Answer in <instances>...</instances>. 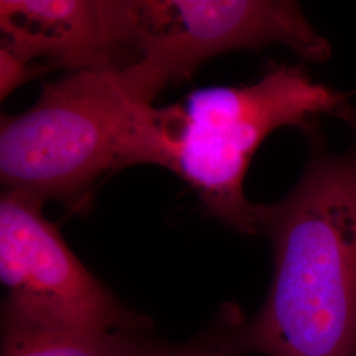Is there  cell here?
I'll return each mask as SVG.
<instances>
[{
	"label": "cell",
	"instance_id": "6da1fadb",
	"mask_svg": "<svg viewBox=\"0 0 356 356\" xmlns=\"http://www.w3.org/2000/svg\"><path fill=\"white\" fill-rule=\"evenodd\" d=\"M355 141L331 153L318 123L305 129L309 159L281 201L259 204L273 248L267 298L245 322V354L356 356Z\"/></svg>",
	"mask_w": 356,
	"mask_h": 356
},
{
	"label": "cell",
	"instance_id": "7a4b0ae2",
	"mask_svg": "<svg viewBox=\"0 0 356 356\" xmlns=\"http://www.w3.org/2000/svg\"><path fill=\"white\" fill-rule=\"evenodd\" d=\"M166 86L165 78L143 60L47 83L29 110L1 116L4 191L79 211L104 173L154 165L153 101Z\"/></svg>",
	"mask_w": 356,
	"mask_h": 356
},
{
	"label": "cell",
	"instance_id": "3957f363",
	"mask_svg": "<svg viewBox=\"0 0 356 356\" xmlns=\"http://www.w3.org/2000/svg\"><path fill=\"white\" fill-rule=\"evenodd\" d=\"M319 115L356 123L348 94L313 79L302 66L272 64L251 85L197 89L182 102L157 107L156 165L188 182L225 226L254 235L259 204L243 191L254 153L277 128L305 131Z\"/></svg>",
	"mask_w": 356,
	"mask_h": 356
},
{
	"label": "cell",
	"instance_id": "277c9868",
	"mask_svg": "<svg viewBox=\"0 0 356 356\" xmlns=\"http://www.w3.org/2000/svg\"><path fill=\"white\" fill-rule=\"evenodd\" d=\"M129 48L169 83L189 81L222 53L280 44L310 63L331 56L330 44L296 1L126 0Z\"/></svg>",
	"mask_w": 356,
	"mask_h": 356
},
{
	"label": "cell",
	"instance_id": "5b68a950",
	"mask_svg": "<svg viewBox=\"0 0 356 356\" xmlns=\"http://www.w3.org/2000/svg\"><path fill=\"white\" fill-rule=\"evenodd\" d=\"M42 202L16 191L0 198L3 319L61 330L111 332L140 325L97 280L42 214Z\"/></svg>",
	"mask_w": 356,
	"mask_h": 356
},
{
	"label": "cell",
	"instance_id": "8992f818",
	"mask_svg": "<svg viewBox=\"0 0 356 356\" xmlns=\"http://www.w3.org/2000/svg\"><path fill=\"white\" fill-rule=\"evenodd\" d=\"M1 51L40 74L131 64L126 0H1Z\"/></svg>",
	"mask_w": 356,
	"mask_h": 356
},
{
	"label": "cell",
	"instance_id": "52a82bcc",
	"mask_svg": "<svg viewBox=\"0 0 356 356\" xmlns=\"http://www.w3.org/2000/svg\"><path fill=\"white\" fill-rule=\"evenodd\" d=\"M245 322L241 307L227 302L202 332L182 344L163 343L145 337L136 331L140 325L123 334L114 356L247 355L243 341Z\"/></svg>",
	"mask_w": 356,
	"mask_h": 356
},
{
	"label": "cell",
	"instance_id": "ba28073f",
	"mask_svg": "<svg viewBox=\"0 0 356 356\" xmlns=\"http://www.w3.org/2000/svg\"><path fill=\"white\" fill-rule=\"evenodd\" d=\"M136 326L88 332L3 319L1 356H114L123 334Z\"/></svg>",
	"mask_w": 356,
	"mask_h": 356
},
{
	"label": "cell",
	"instance_id": "9c48e42d",
	"mask_svg": "<svg viewBox=\"0 0 356 356\" xmlns=\"http://www.w3.org/2000/svg\"><path fill=\"white\" fill-rule=\"evenodd\" d=\"M41 76L32 66L17 61L10 53L0 49V97L4 99L13 90L28 81Z\"/></svg>",
	"mask_w": 356,
	"mask_h": 356
}]
</instances>
